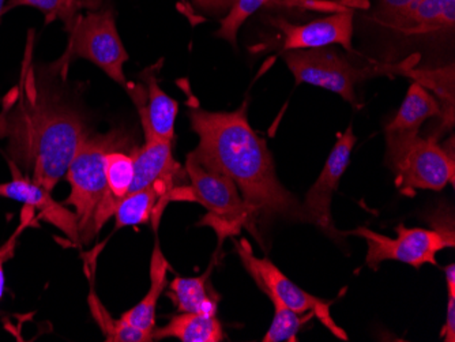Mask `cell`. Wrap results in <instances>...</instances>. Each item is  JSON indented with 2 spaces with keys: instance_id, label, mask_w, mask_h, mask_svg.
I'll return each mask as SVG.
<instances>
[{
  "instance_id": "obj_1",
  "label": "cell",
  "mask_w": 455,
  "mask_h": 342,
  "mask_svg": "<svg viewBox=\"0 0 455 342\" xmlns=\"http://www.w3.org/2000/svg\"><path fill=\"white\" fill-rule=\"evenodd\" d=\"M32 40L30 33L20 83L4 99L0 139L10 164L51 193L91 132L76 101L36 74Z\"/></svg>"
},
{
  "instance_id": "obj_15",
  "label": "cell",
  "mask_w": 455,
  "mask_h": 342,
  "mask_svg": "<svg viewBox=\"0 0 455 342\" xmlns=\"http://www.w3.org/2000/svg\"><path fill=\"white\" fill-rule=\"evenodd\" d=\"M441 116V107L434 94L421 84L413 83L406 93L403 106L386 126V138H411L419 135L426 120Z\"/></svg>"
},
{
  "instance_id": "obj_8",
  "label": "cell",
  "mask_w": 455,
  "mask_h": 342,
  "mask_svg": "<svg viewBox=\"0 0 455 342\" xmlns=\"http://www.w3.org/2000/svg\"><path fill=\"white\" fill-rule=\"evenodd\" d=\"M395 232L397 237L393 239L360 227L354 231L342 232V236L354 235L365 240L368 246L365 264L374 270L385 260H397L415 269L427 264L438 266L436 254L442 250L452 249L455 246L454 231L408 228L400 224Z\"/></svg>"
},
{
  "instance_id": "obj_17",
  "label": "cell",
  "mask_w": 455,
  "mask_h": 342,
  "mask_svg": "<svg viewBox=\"0 0 455 342\" xmlns=\"http://www.w3.org/2000/svg\"><path fill=\"white\" fill-rule=\"evenodd\" d=\"M350 0H339L337 2H321V0H232V7L227 15L221 18L220 29L216 36L222 38L225 42L231 43L234 47L237 44V33L243 27L248 18L254 15L255 12L262 9L273 6H295V7H311L316 6L321 9H329L331 12H339V10L347 9Z\"/></svg>"
},
{
  "instance_id": "obj_25",
  "label": "cell",
  "mask_w": 455,
  "mask_h": 342,
  "mask_svg": "<svg viewBox=\"0 0 455 342\" xmlns=\"http://www.w3.org/2000/svg\"><path fill=\"white\" fill-rule=\"evenodd\" d=\"M275 306V318L267 333L263 337V342H298V334L301 326L309 319L314 318V314H306L301 316L291 308L283 305L278 298H268Z\"/></svg>"
},
{
  "instance_id": "obj_33",
  "label": "cell",
  "mask_w": 455,
  "mask_h": 342,
  "mask_svg": "<svg viewBox=\"0 0 455 342\" xmlns=\"http://www.w3.org/2000/svg\"><path fill=\"white\" fill-rule=\"evenodd\" d=\"M4 6H6V0H0V17L4 15Z\"/></svg>"
},
{
  "instance_id": "obj_27",
  "label": "cell",
  "mask_w": 455,
  "mask_h": 342,
  "mask_svg": "<svg viewBox=\"0 0 455 342\" xmlns=\"http://www.w3.org/2000/svg\"><path fill=\"white\" fill-rule=\"evenodd\" d=\"M35 219V209L30 208V206H25L24 211L20 213V227L15 229L14 234L7 240L6 243L0 247V298H2V295H4V262L10 259L12 254H14L15 244H17V239L20 237V235L22 234L28 227L32 226Z\"/></svg>"
},
{
  "instance_id": "obj_31",
  "label": "cell",
  "mask_w": 455,
  "mask_h": 342,
  "mask_svg": "<svg viewBox=\"0 0 455 342\" xmlns=\"http://www.w3.org/2000/svg\"><path fill=\"white\" fill-rule=\"evenodd\" d=\"M442 338L446 342L455 341V296L449 295L446 322L441 331Z\"/></svg>"
},
{
  "instance_id": "obj_29",
  "label": "cell",
  "mask_w": 455,
  "mask_h": 342,
  "mask_svg": "<svg viewBox=\"0 0 455 342\" xmlns=\"http://www.w3.org/2000/svg\"><path fill=\"white\" fill-rule=\"evenodd\" d=\"M193 4L212 15H227L232 7V0H193Z\"/></svg>"
},
{
  "instance_id": "obj_3",
  "label": "cell",
  "mask_w": 455,
  "mask_h": 342,
  "mask_svg": "<svg viewBox=\"0 0 455 342\" xmlns=\"http://www.w3.org/2000/svg\"><path fill=\"white\" fill-rule=\"evenodd\" d=\"M124 142L126 138L122 131L89 135L66 172L71 186L66 205L76 209L81 244L91 243L116 211L108 195L106 157L109 150L124 147Z\"/></svg>"
},
{
  "instance_id": "obj_20",
  "label": "cell",
  "mask_w": 455,
  "mask_h": 342,
  "mask_svg": "<svg viewBox=\"0 0 455 342\" xmlns=\"http://www.w3.org/2000/svg\"><path fill=\"white\" fill-rule=\"evenodd\" d=\"M214 262L201 277H176L170 284V296L179 313L202 314L217 316L219 298L209 290V278Z\"/></svg>"
},
{
  "instance_id": "obj_7",
  "label": "cell",
  "mask_w": 455,
  "mask_h": 342,
  "mask_svg": "<svg viewBox=\"0 0 455 342\" xmlns=\"http://www.w3.org/2000/svg\"><path fill=\"white\" fill-rule=\"evenodd\" d=\"M388 167L395 172L401 193L413 195L416 190L441 191L454 185V155L436 140L420 135L386 138Z\"/></svg>"
},
{
  "instance_id": "obj_22",
  "label": "cell",
  "mask_w": 455,
  "mask_h": 342,
  "mask_svg": "<svg viewBox=\"0 0 455 342\" xmlns=\"http://www.w3.org/2000/svg\"><path fill=\"white\" fill-rule=\"evenodd\" d=\"M160 199V194L153 186L127 194L115 211V228L140 226L152 221L153 227L157 229L161 219L158 214Z\"/></svg>"
},
{
  "instance_id": "obj_32",
  "label": "cell",
  "mask_w": 455,
  "mask_h": 342,
  "mask_svg": "<svg viewBox=\"0 0 455 342\" xmlns=\"http://www.w3.org/2000/svg\"><path fill=\"white\" fill-rule=\"evenodd\" d=\"M444 274H446V284L449 295L455 296V265L451 264L444 267Z\"/></svg>"
},
{
  "instance_id": "obj_19",
  "label": "cell",
  "mask_w": 455,
  "mask_h": 342,
  "mask_svg": "<svg viewBox=\"0 0 455 342\" xmlns=\"http://www.w3.org/2000/svg\"><path fill=\"white\" fill-rule=\"evenodd\" d=\"M170 269V262H168L164 252L161 251L158 240H156L152 260H150L149 290L134 308L123 314V321L127 322L129 325L134 326V328L142 329V330H155L158 298L167 287V275Z\"/></svg>"
},
{
  "instance_id": "obj_2",
  "label": "cell",
  "mask_w": 455,
  "mask_h": 342,
  "mask_svg": "<svg viewBox=\"0 0 455 342\" xmlns=\"http://www.w3.org/2000/svg\"><path fill=\"white\" fill-rule=\"evenodd\" d=\"M190 99L188 117L199 138L191 157L206 170L231 179L255 227L266 226L278 217L309 223L303 205L278 180L266 140L248 123L247 101L236 111L209 112L193 96Z\"/></svg>"
},
{
  "instance_id": "obj_5",
  "label": "cell",
  "mask_w": 455,
  "mask_h": 342,
  "mask_svg": "<svg viewBox=\"0 0 455 342\" xmlns=\"http://www.w3.org/2000/svg\"><path fill=\"white\" fill-rule=\"evenodd\" d=\"M184 170L190 185L176 187L171 194V203H198L208 209V216L204 217L199 226L212 227L219 236L220 246L227 237L240 234L242 228H247L262 244L259 229L255 227L251 213L231 179L206 170L190 155Z\"/></svg>"
},
{
  "instance_id": "obj_4",
  "label": "cell",
  "mask_w": 455,
  "mask_h": 342,
  "mask_svg": "<svg viewBox=\"0 0 455 342\" xmlns=\"http://www.w3.org/2000/svg\"><path fill=\"white\" fill-rule=\"evenodd\" d=\"M283 62L292 71L296 85L308 84L339 94L345 101L360 108L356 96L357 84L379 76H403L409 68H416L420 55H413L400 63L372 62L364 68L352 65L347 56L330 47L293 50L281 52Z\"/></svg>"
},
{
  "instance_id": "obj_13",
  "label": "cell",
  "mask_w": 455,
  "mask_h": 342,
  "mask_svg": "<svg viewBox=\"0 0 455 342\" xmlns=\"http://www.w3.org/2000/svg\"><path fill=\"white\" fill-rule=\"evenodd\" d=\"M10 171L12 173V180L0 185V196L12 199L35 209L40 213L38 219L52 224L59 231L63 232L70 242L76 246H81L76 213L66 209V206L61 203H56L51 196L50 191L36 185L29 178L22 175L15 165L10 164Z\"/></svg>"
},
{
  "instance_id": "obj_16",
  "label": "cell",
  "mask_w": 455,
  "mask_h": 342,
  "mask_svg": "<svg viewBox=\"0 0 455 342\" xmlns=\"http://www.w3.org/2000/svg\"><path fill=\"white\" fill-rule=\"evenodd\" d=\"M455 0H418L391 30L405 36L436 35L454 29Z\"/></svg>"
},
{
  "instance_id": "obj_10",
  "label": "cell",
  "mask_w": 455,
  "mask_h": 342,
  "mask_svg": "<svg viewBox=\"0 0 455 342\" xmlns=\"http://www.w3.org/2000/svg\"><path fill=\"white\" fill-rule=\"evenodd\" d=\"M356 140L354 127L350 124L347 131L339 135L333 150L327 158L323 171L313 187L309 188L308 193L306 194V201H304L303 208L309 223L315 224L327 236L334 240H339L342 236V232L334 227L333 219H331V199L339 188L342 175L349 167L350 155Z\"/></svg>"
},
{
  "instance_id": "obj_21",
  "label": "cell",
  "mask_w": 455,
  "mask_h": 342,
  "mask_svg": "<svg viewBox=\"0 0 455 342\" xmlns=\"http://www.w3.org/2000/svg\"><path fill=\"white\" fill-rule=\"evenodd\" d=\"M164 338H176L181 342H221L225 333L217 316L181 313L173 316L168 325L155 328L153 341Z\"/></svg>"
},
{
  "instance_id": "obj_18",
  "label": "cell",
  "mask_w": 455,
  "mask_h": 342,
  "mask_svg": "<svg viewBox=\"0 0 455 342\" xmlns=\"http://www.w3.org/2000/svg\"><path fill=\"white\" fill-rule=\"evenodd\" d=\"M416 83L421 84L427 91L435 94L436 101L441 107V116L435 131L428 138L438 142L439 138L454 127L455 122V70L454 66H444L441 68L421 70L411 68L403 73Z\"/></svg>"
},
{
  "instance_id": "obj_28",
  "label": "cell",
  "mask_w": 455,
  "mask_h": 342,
  "mask_svg": "<svg viewBox=\"0 0 455 342\" xmlns=\"http://www.w3.org/2000/svg\"><path fill=\"white\" fill-rule=\"evenodd\" d=\"M17 7H35L45 15V22L59 20L60 17V0H9L4 6V14Z\"/></svg>"
},
{
  "instance_id": "obj_6",
  "label": "cell",
  "mask_w": 455,
  "mask_h": 342,
  "mask_svg": "<svg viewBox=\"0 0 455 342\" xmlns=\"http://www.w3.org/2000/svg\"><path fill=\"white\" fill-rule=\"evenodd\" d=\"M68 45L65 55L52 68L68 74V66L74 59H86L101 68L112 81L126 89L124 63L130 56L117 32L112 9L97 10L86 15L79 14L68 32Z\"/></svg>"
},
{
  "instance_id": "obj_24",
  "label": "cell",
  "mask_w": 455,
  "mask_h": 342,
  "mask_svg": "<svg viewBox=\"0 0 455 342\" xmlns=\"http://www.w3.org/2000/svg\"><path fill=\"white\" fill-rule=\"evenodd\" d=\"M106 176L109 198L117 208L120 201L130 193L134 179L132 152H123L120 147L109 150L106 157Z\"/></svg>"
},
{
  "instance_id": "obj_11",
  "label": "cell",
  "mask_w": 455,
  "mask_h": 342,
  "mask_svg": "<svg viewBox=\"0 0 455 342\" xmlns=\"http://www.w3.org/2000/svg\"><path fill=\"white\" fill-rule=\"evenodd\" d=\"M161 63L163 60H160L158 65L150 66L140 74L143 85L129 84L126 91L137 107L145 132V140L161 139L173 142L179 104L158 85L157 74Z\"/></svg>"
},
{
  "instance_id": "obj_26",
  "label": "cell",
  "mask_w": 455,
  "mask_h": 342,
  "mask_svg": "<svg viewBox=\"0 0 455 342\" xmlns=\"http://www.w3.org/2000/svg\"><path fill=\"white\" fill-rule=\"evenodd\" d=\"M377 2L372 21L391 29L400 18L415 6L418 0H377Z\"/></svg>"
},
{
  "instance_id": "obj_30",
  "label": "cell",
  "mask_w": 455,
  "mask_h": 342,
  "mask_svg": "<svg viewBox=\"0 0 455 342\" xmlns=\"http://www.w3.org/2000/svg\"><path fill=\"white\" fill-rule=\"evenodd\" d=\"M79 7H81L79 0H60V17H59V20L65 22L68 33L70 32L76 17L79 15Z\"/></svg>"
},
{
  "instance_id": "obj_23",
  "label": "cell",
  "mask_w": 455,
  "mask_h": 342,
  "mask_svg": "<svg viewBox=\"0 0 455 342\" xmlns=\"http://www.w3.org/2000/svg\"><path fill=\"white\" fill-rule=\"evenodd\" d=\"M89 306H91L92 315L96 319L97 325L101 328L102 333L108 342H150L153 341V331L142 330L129 325L127 322L120 319H114L111 314L106 310L100 298L92 288L89 295Z\"/></svg>"
},
{
  "instance_id": "obj_12",
  "label": "cell",
  "mask_w": 455,
  "mask_h": 342,
  "mask_svg": "<svg viewBox=\"0 0 455 342\" xmlns=\"http://www.w3.org/2000/svg\"><path fill=\"white\" fill-rule=\"evenodd\" d=\"M354 17V9H345L308 24H291L283 18L273 20L272 24L280 32V48L283 52L330 45H342L345 50L352 51Z\"/></svg>"
},
{
  "instance_id": "obj_9",
  "label": "cell",
  "mask_w": 455,
  "mask_h": 342,
  "mask_svg": "<svg viewBox=\"0 0 455 342\" xmlns=\"http://www.w3.org/2000/svg\"><path fill=\"white\" fill-rule=\"evenodd\" d=\"M234 244L243 266L266 296L278 298L283 305L300 315L313 313L322 325L337 338L342 341L349 339L344 329L337 325L330 313L331 301L316 298L299 288L267 258L255 257L247 239L235 240Z\"/></svg>"
},
{
  "instance_id": "obj_14",
  "label": "cell",
  "mask_w": 455,
  "mask_h": 342,
  "mask_svg": "<svg viewBox=\"0 0 455 342\" xmlns=\"http://www.w3.org/2000/svg\"><path fill=\"white\" fill-rule=\"evenodd\" d=\"M172 144L170 140L150 139L145 140L142 147L132 150L134 179L130 193L155 185L181 186L178 183L183 182L188 173L173 157Z\"/></svg>"
}]
</instances>
